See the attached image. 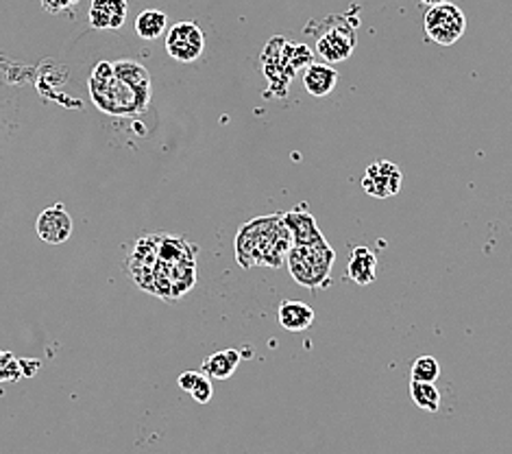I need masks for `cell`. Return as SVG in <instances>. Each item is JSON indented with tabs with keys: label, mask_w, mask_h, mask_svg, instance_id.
I'll list each match as a JSON object with an SVG mask.
<instances>
[{
	"label": "cell",
	"mask_w": 512,
	"mask_h": 454,
	"mask_svg": "<svg viewBox=\"0 0 512 454\" xmlns=\"http://www.w3.org/2000/svg\"><path fill=\"white\" fill-rule=\"evenodd\" d=\"M197 245L170 234H151L135 243L129 273L140 289L161 300H181L197 284Z\"/></svg>",
	"instance_id": "6da1fadb"
},
{
	"label": "cell",
	"mask_w": 512,
	"mask_h": 454,
	"mask_svg": "<svg viewBox=\"0 0 512 454\" xmlns=\"http://www.w3.org/2000/svg\"><path fill=\"white\" fill-rule=\"evenodd\" d=\"M292 249V234L281 214L244 223L236 236V260L242 269L281 267Z\"/></svg>",
	"instance_id": "7a4b0ae2"
},
{
	"label": "cell",
	"mask_w": 512,
	"mask_h": 454,
	"mask_svg": "<svg viewBox=\"0 0 512 454\" xmlns=\"http://www.w3.org/2000/svg\"><path fill=\"white\" fill-rule=\"evenodd\" d=\"M87 90H90L94 106L114 118L138 116L149 107V103L123 77L116 75L112 61H98L94 66Z\"/></svg>",
	"instance_id": "3957f363"
},
{
	"label": "cell",
	"mask_w": 512,
	"mask_h": 454,
	"mask_svg": "<svg viewBox=\"0 0 512 454\" xmlns=\"http://www.w3.org/2000/svg\"><path fill=\"white\" fill-rule=\"evenodd\" d=\"M336 260V252L325 238L312 245H292L288 252V271L297 284L306 289H325L332 278V267Z\"/></svg>",
	"instance_id": "277c9868"
},
{
	"label": "cell",
	"mask_w": 512,
	"mask_h": 454,
	"mask_svg": "<svg viewBox=\"0 0 512 454\" xmlns=\"http://www.w3.org/2000/svg\"><path fill=\"white\" fill-rule=\"evenodd\" d=\"M423 31L434 44L452 46L462 38L467 31V15L453 3L436 5L423 15Z\"/></svg>",
	"instance_id": "5b68a950"
},
{
	"label": "cell",
	"mask_w": 512,
	"mask_h": 454,
	"mask_svg": "<svg viewBox=\"0 0 512 454\" xmlns=\"http://www.w3.org/2000/svg\"><path fill=\"white\" fill-rule=\"evenodd\" d=\"M206 51V35L195 23H177L166 33V53L181 64H192Z\"/></svg>",
	"instance_id": "8992f818"
},
{
	"label": "cell",
	"mask_w": 512,
	"mask_h": 454,
	"mask_svg": "<svg viewBox=\"0 0 512 454\" xmlns=\"http://www.w3.org/2000/svg\"><path fill=\"white\" fill-rule=\"evenodd\" d=\"M355 44H358V38H355L352 24H347L344 20H338L332 29H327L325 33L318 35L316 53L329 66L341 64V61H347L349 57L353 55Z\"/></svg>",
	"instance_id": "52a82bcc"
},
{
	"label": "cell",
	"mask_w": 512,
	"mask_h": 454,
	"mask_svg": "<svg viewBox=\"0 0 512 454\" xmlns=\"http://www.w3.org/2000/svg\"><path fill=\"white\" fill-rule=\"evenodd\" d=\"M401 184H404V173L393 162L379 160L373 162L362 177L364 192L375 199H389V197L399 195Z\"/></svg>",
	"instance_id": "ba28073f"
},
{
	"label": "cell",
	"mask_w": 512,
	"mask_h": 454,
	"mask_svg": "<svg viewBox=\"0 0 512 454\" xmlns=\"http://www.w3.org/2000/svg\"><path fill=\"white\" fill-rule=\"evenodd\" d=\"M35 234L46 245H64L72 234V218L64 203L46 208L35 221Z\"/></svg>",
	"instance_id": "9c48e42d"
},
{
	"label": "cell",
	"mask_w": 512,
	"mask_h": 454,
	"mask_svg": "<svg viewBox=\"0 0 512 454\" xmlns=\"http://www.w3.org/2000/svg\"><path fill=\"white\" fill-rule=\"evenodd\" d=\"M281 217H284V223L292 234V245H312L325 238L321 234V229H318L315 217L306 208L297 206L286 214H281Z\"/></svg>",
	"instance_id": "30bf717a"
},
{
	"label": "cell",
	"mask_w": 512,
	"mask_h": 454,
	"mask_svg": "<svg viewBox=\"0 0 512 454\" xmlns=\"http://www.w3.org/2000/svg\"><path fill=\"white\" fill-rule=\"evenodd\" d=\"M127 0H92L90 24L94 29H120L127 20Z\"/></svg>",
	"instance_id": "8fae6325"
},
{
	"label": "cell",
	"mask_w": 512,
	"mask_h": 454,
	"mask_svg": "<svg viewBox=\"0 0 512 454\" xmlns=\"http://www.w3.org/2000/svg\"><path fill=\"white\" fill-rule=\"evenodd\" d=\"M336 83L338 72L329 64H316V61H312V64L303 70V86H306L307 94H312V97L316 98L332 94Z\"/></svg>",
	"instance_id": "7c38bea8"
},
{
	"label": "cell",
	"mask_w": 512,
	"mask_h": 454,
	"mask_svg": "<svg viewBox=\"0 0 512 454\" xmlns=\"http://www.w3.org/2000/svg\"><path fill=\"white\" fill-rule=\"evenodd\" d=\"M277 321L284 330L288 332H303L315 323V310L303 301L286 300L279 304L277 310Z\"/></svg>",
	"instance_id": "4fadbf2b"
},
{
	"label": "cell",
	"mask_w": 512,
	"mask_h": 454,
	"mask_svg": "<svg viewBox=\"0 0 512 454\" xmlns=\"http://www.w3.org/2000/svg\"><path fill=\"white\" fill-rule=\"evenodd\" d=\"M375 271H378V258H375V254L370 252L369 247H364V245L353 247L347 264L349 280H353L355 284L360 286H369L375 282Z\"/></svg>",
	"instance_id": "5bb4252c"
},
{
	"label": "cell",
	"mask_w": 512,
	"mask_h": 454,
	"mask_svg": "<svg viewBox=\"0 0 512 454\" xmlns=\"http://www.w3.org/2000/svg\"><path fill=\"white\" fill-rule=\"evenodd\" d=\"M114 70H116V75L123 77V79L127 81L146 103H151V97H153V83H151L149 70H146L142 64H138V61L133 60H120L114 61Z\"/></svg>",
	"instance_id": "9a60e30c"
},
{
	"label": "cell",
	"mask_w": 512,
	"mask_h": 454,
	"mask_svg": "<svg viewBox=\"0 0 512 454\" xmlns=\"http://www.w3.org/2000/svg\"><path fill=\"white\" fill-rule=\"evenodd\" d=\"M240 352L238 349H221V352L212 354L203 361V374L210 375L214 380H227L236 374L240 365Z\"/></svg>",
	"instance_id": "2e32d148"
},
{
	"label": "cell",
	"mask_w": 512,
	"mask_h": 454,
	"mask_svg": "<svg viewBox=\"0 0 512 454\" xmlns=\"http://www.w3.org/2000/svg\"><path fill=\"white\" fill-rule=\"evenodd\" d=\"M166 29H169V15L158 9H146L135 18V33L142 40H158L166 33Z\"/></svg>",
	"instance_id": "e0dca14e"
},
{
	"label": "cell",
	"mask_w": 512,
	"mask_h": 454,
	"mask_svg": "<svg viewBox=\"0 0 512 454\" xmlns=\"http://www.w3.org/2000/svg\"><path fill=\"white\" fill-rule=\"evenodd\" d=\"M177 385H179L186 394H190L198 404H207L214 395L212 378L203 372H184L179 375V380H177Z\"/></svg>",
	"instance_id": "ac0fdd59"
},
{
	"label": "cell",
	"mask_w": 512,
	"mask_h": 454,
	"mask_svg": "<svg viewBox=\"0 0 512 454\" xmlns=\"http://www.w3.org/2000/svg\"><path fill=\"white\" fill-rule=\"evenodd\" d=\"M410 395L412 402L427 413H436L441 409V391L436 389L434 383H416L412 380L410 383Z\"/></svg>",
	"instance_id": "d6986e66"
},
{
	"label": "cell",
	"mask_w": 512,
	"mask_h": 454,
	"mask_svg": "<svg viewBox=\"0 0 512 454\" xmlns=\"http://www.w3.org/2000/svg\"><path fill=\"white\" fill-rule=\"evenodd\" d=\"M412 380L416 383H436L441 375V363L434 357H419L412 363Z\"/></svg>",
	"instance_id": "ffe728a7"
},
{
	"label": "cell",
	"mask_w": 512,
	"mask_h": 454,
	"mask_svg": "<svg viewBox=\"0 0 512 454\" xmlns=\"http://www.w3.org/2000/svg\"><path fill=\"white\" fill-rule=\"evenodd\" d=\"M20 361L7 349H0V385L15 383L20 378Z\"/></svg>",
	"instance_id": "44dd1931"
},
{
	"label": "cell",
	"mask_w": 512,
	"mask_h": 454,
	"mask_svg": "<svg viewBox=\"0 0 512 454\" xmlns=\"http://www.w3.org/2000/svg\"><path fill=\"white\" fill-rule=\"evenodd\" d=\"M81 0H41V7H44V12L49 14H61L66 12V9L70 7H77Z\"/></svg>",
	"instance_id": "7402d4cb"
},
{
	"label": "cell",
	"mask_w": 512,
	"mask_h": 454,
	"mask_svg": "<svg viewBox=\"0 0 512 454\" xmlns=\"http://www.w3.org/2000/svg\"><path fill=\"white\" fill-rule=\"evenodd\" d=\"M40 369L38 361H29V358H20V374L23 375H35Z\"/></svg>",
	"instance_id": "603a6c76"
},
{
	"label": "cell",
	"mask_w": 512,
	"mask_h": 454,
	"mask_svg": "<svg viewBox=\"0 0 512 454\" xmlns=\"http://www.w3.org/2000/svg\"><path fill=\"white\" fill-rule=\"evenodd\" d=\"M423 5H427V7H436V5H445V3H452V0H421Z\"/></svg>",
	"instance_id": "cb8c5ba5"
}]
</instances>
